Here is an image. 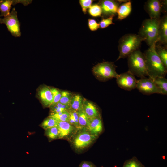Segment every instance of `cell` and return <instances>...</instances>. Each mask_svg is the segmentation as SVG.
I'll use <instances>...</instances> for the list:
<instances>
[{"label":"cell","instance_id":"cell-1","mask_svg":"<svg viewBox=\"0 0 167 167\" xmlns=\"http://www.w3.org/2000/svg\"><path fill=\"white\" fill-rule=\"evenodd\" d=\"M156 45L149 47L143 53L148 76L152 79L158 77H165L167 73V69L157 54Z\"/></svg>","mask_w":167,"mask_h":167},{"label":"cell","instance_id":"cell-2","mask_svg":"<svg viewBox=\"0 0 167 167\" xmlns=\"http://www.w3.org/2000/svg\"><path fill=\"white\" fill-rule=\"evenodd\" d=\"M159 19L151 18L145 19L139 30L138 35L145 41L149 47L156 45L158 42Z\"/></svg>","mask_w":167,"mask_h":167},{"label":"cell","instance_id":"cell-3","mask_svg":"<svg viewBox=\"0 0 167 167\" xmlns=\"http://www.w3.org/2000/svg\"><path fill=\"white\" fill-rule=\"evenodd\" d=\"M143 40L138 35L125 34L119 39L118 49L119 55L117 60L128 57L134 51L139 49Z\"/></svg>","mask_w":167,"mask_h":167},{"label":"cell","instance_id":"cell-4","mask_svg":"<svg viewBox=\"0 0 167 167\" xmlns=\"http://www.w3.org/2000/svg\"><path fill=\"white\" fill-rule=\"evenodd\" d=\"M128 71L141 78L148 76L144 54L138 49L128 57Z\"/></svg>","mask_w":167,"mask_h":167},{"label":"cell","instance_id":"cell-5","mask_svg":"<svg viewBox=\"0 0 167 167\" xmlns=\"http://www.w3.org/2000/svg\"><path fill=\"white\" fill-rule=\"evenodd\" d=\"M117 66L112 62H104L98 63L93 67L92 72L96 78L101 81L116 78L118 74L116 69Z\"/></svg>","mask_w":167,"mask_h":167},{"label":"cell","instance_id":"cell-6","mask_svg":"<svg viewBox=\"0 0 167 167\" xmlns=\"http://www.w3.org/2000/svg\"><path fill=\"white\" fill-rule=\"evenodd\" d=\"M0 24H4L6 26L9 31L15 37H19L21 35L20 24L17 17V13L15 8L11 12L3 18H0Z\"/></svg>","mask_w":167,"mask_h":167},{"label":"cell","instance_id":"cell-7","mask_svg":"<svg viewBox=\"0 0 167 167\" xmlns=\"http://www.w3.org/2000/svg\"><path fill=\"white\" fill-rule=\"evenodd\" d=\"M116 79L118 86L122 89L131 91L136 88L137 80L129 71L118 74Z\"/></svg>","mask_w":167,"mask_h":167},{"label":"cell","instance_id":"cell-8","mask_svg":"<svg viewBox=\"0 0 167 167\" xmlns=\"http://www.w3.org/2000/svg\"><path fill=\"white\" fill-rule=\"evenodd\" d=\"M136 88L140 92L149 95L154 93L161 94V92L153 80L150 78H141L137 80Z\"/></svg>","mask_w":167,"mask_h":167},{"label":"cell","instance_id":"cell-9","mask_svg":"<svg viewBox=\"0 0 167 167\" xmlns=\"http://www.w3.org/2000/svg\"><path fill=\"white\" fill-rule=\"evenodd\" d=\"M97 136L89 131H83L75 137L73 141L75 148L77 149H84L92 143Z\"/></svg>","mask_w":167,"mask_h":167},{"label":"cell","instance_id":"cell-10","mask_svg":"<svg viewBox=\"0 0 167 167\" xmlns=\"http://www.w3.org/2000/svg\"><path fill=\"white\" fill-rule=\"evenodd\" d=\"M162 6V3L158 0H149L145 3L144 9L150 18L159 20Z\"/></svg>","mask_w":167,"mask_h":167},{"label":"cell","instance_id":"cell-11","mask_svg":"<svg viewBox=\"0 0 167 167\" xmlns=\"http://www.w3.org/2000/svg\"><path fill=\"white\" fill-rule=\"evenodd\" d=\"M32 0H0V16L5 17L10 13L11 6L21 3L24 6L30 4Z\"/></svg>","mask_w":167,"mask_h":167},{"label":"cell","instance_id":"cell-12","mask_svg":"<svg viewBox=\"0 0 167 167\" xmlns=\"http://www.w3.org/2000/svg\"><path fill=\"white\" fill-rule=\"evenodd\" d=\"M119 3L113 0H104L100 2L102 14L105 16H114L117 13Z\"/></svg>","mask_w":167,"mask_h":167},{"label":"cell","instance_id":"cell-13","mask_svg":"<svg viewBox=\"0 0 167 167\" xmlns=\"http://www.w3.org/2000/svg\"><path fill=\"white\" fill-rule=\"evenodd\" d=\"M38 95L44 106L50 107L52 105L53 95L51 88L47 86L41 87L39 90Z\"/></svg>","mask_w":167,"mask_h":167},{"label":"cell","instance_id":"cell-14","mask_svg":"<svg viewBox=\"0 0 167 167\" xmlns=\"http://www.w3.org/2000/svg\"><path fill=\"white\" fill-rule=\"evenodd\" d=\"M82 109L89 119L101 117L96 106L84 98L83 100Z\"/></svg>","mask_w":167,"mask_h":167},{"label":"cell","instance_id":"cell-15","mask_svg":"<svg viewBox=\"0 0 167 167\" xmlns=\"http://www.w3.org/2000/svg\"><path fill=\"white\" fill-rule=\"evenodd\" d=\"M91 133L97 136L103 131V127L101 117L89 119L86 128Z\"/></svg>","mask_w":167,"mask_h":167},{"label":"cell","instance_id":"cell-16","mask_svg":"<svg viewBox=\"0 0 167 167\" xmlns=\"http://www.w3.org/2000/svg\"><path fill=\"white\" fill-rule=\"evenodd\" d=\"M158 41L166 45L167 43V16L165 15L159 19L158 27Z\"/></svg>","mask_w":167,"mask_h":167},{"label":"cell","instance_id":"cell-17","mask_svg":"<svg viewBox=\"0 0 167 167\" xmlns=\"http://www.w3.org/2000/svg\"><path fill=\"white\" fill-rule=\"evenodd\" d=\"M56 126L58 131L59 139H62L69 136L73 131L75 127L68 122L58 121Z\"/></svg>","mask_w":167,"mask_h":167},{"label":"cell","instance_id":"cell-18","mask_svg":"<svg viewBox=\"0 0 167 167\" xmlns=\"http://www.w3.org/2000/svg\"><path fill=\"white\" fill-rule=\"evenodd\" d=\"M132 10L131 3L128 1L122 4L118 7L117 13L118 19L122 20L126 18L130 14Z\"/></svg>","mask_w":167,"mask_h":167},{"label":"cell","instance_id":"cell-19","mask_svg":"<svg viewBox=\"0 0 167 167\" xmlns=\"http://www.w3.org/2000/svg\"><path fill=\"white\" fill-rule=\"evenodd\" d=\"M83 100L84 98L79 94L73 95L69 105V109L77 112L82 110Z\"/></svg>","mask_w":167,"mask_h":167},{"label":"cell","instance_id":"cell-20","mask_svg":"<svg viewBox=\"0 0 167 167\" xmlns=\"http://www.w3.org/2000/svg\"><path fill=\"white\" fill-rule=\"evenodd\" d=\"M157 87L160 90L161 94L167 95V80L163 77H158L152 79Z\"/></svg>","mask_w":167,"mask_h":167},{"label":"cell","instance_id":"cell-21","mask_svg":"<svg viewBox=\"0 0 167 167\" xmlns=\"http://www.w3.org/2000/svg\"><path fill=\"white\" fill-rule=\"evenodd\" d=\"M155 49L158 56L165 68L167 69V49L164 47L156 45Z\"/></svg>","mask_w":167,"mask_h":167},{"label":"cell","instance_id":"cell-22","mask_svg":"<svg viewBox=\"0 0 167 167\" xmlns=\"http://www.w3.org/2000/svg\"><path fill=\"white\" fill-rule=\"evenodd\" d=\"M58 121L52 117L49 116L46 118L41 124V126L45 130L49 128L56 126Z\"/></svg>","mask_w":167,"mask_h":167},{"label":"cell","instance_id":"cell-23","mask_svg":"<svg viewBox=\"0 0 167 167\" xmlns=\"http://www.w3.org/2000/svg\"><path fill=\"white\" fill-rule=\"evenodd\" d=\"M78 114L79 129L87 128L89 121V119L82 109L78 112Z\"/></svg>","mask_w":167,"mask_h":167},{"label":"cell","instance_id":"cell-24","mask_svg":"<svg viewBox=\"0 0 167 167\" xmlns=\"http://www.w3.org/2000/svg\"><path fill=\"white\" fill-rule=\"evenodd\" d=\"M122 167H145L136 157L126 160Z\"/></svg>","mask_w":167,"mask_h":167},{"label":"cell","instance_id":"cell-25","mask_svg":"<svg viewBox=\"0 0 167 167\" xmlns=\"http://www.w3.org/2000/svg\"><path fill=\"white\" fill-rule=\"evenodd\" d=\"M50 116L58 121L68 122L70 116L68 110H66L57 113H51Z\"/></svg>","mask_w":167,"mask_h":167},{"label":"cell","instance_id":"cell-26","mask_svg":"<svg viewBox=\"0 0 167 167\" xmlns=\"http://www.w3.org/2000/svg\"><path fill=\"white\" fill-rule=\"evenodd\" d=\"M70 116L68 122L77 128H79L78 114L77 111L69 109Z\"/></svg>","mask_w":167,"mask_h":167},{"label":"cell","instance_id":"cell-27","mask_svg":"<svg viewBox=\"0 0 167 167\" xmlns=\"http://www.w3.org/2000/svg\"><path fill=\"white\" fill-rule=\"evenodd\" d=\"M45 135L50 140L58 138V131L57 126L52 127L45 130Z\"/></svg>","mask_w":167,"mask_h":167},{"label":"cell","instance_id":"cell-28","mask_svg":"<svg viewBox=\"0 0 167 167\" xmlns=\"http://www.w3.org/2000/svg\"><path fill=\"white\" fill-rule=\"evenodd\" d=\"M89 14L93 17L100 16L102 14L101 7L98 4L92 5L88 9Z\"/></svg>","mask_w":167,"mask_h":167},{"label":"cell","instance_id":"cell-29","mask_svg":"<svg viewBox=\"0 0 167 167\" xmlns=\"http://www.w3.org/2000/svg\"><path fill=\"white\" fill-rule=\"evenodd\" d=\"M50 107L51 108V113H58L70 109L69 105L63 104L59 102Z\"/></svg>","mask_w":167,"mask_h":167},{"label":"cell","instance_id":"cell-30","mask_svg":"<svg viewBox=\"0 0 167 167\" xmlns=\"http://www.w3.org/2000/svg\"><path fill=\"white\" fill-rule=\"evenodd\" d=\"M62 96L59 102L63 104L69 105L73 95L66 91H62Z\"/></svg>","mask_w":167,"mask_h":167},{"label":"cell","instance_id":"cell-31","mask_svg":"<svg viewBox=\"0 0 167 167\" xmlns=\"http://www.w3.org/2000/svg\"><path fill=\"white\" fill-rule=\"evenodd\" d=\"M53 95V102L51 106L56 105L59 102L62 96V91L54 88H51Z\"/></svg>","mask_w":167,"mask_h":167},{"label":"cell","instance_id":"cell-32","mask_svg":"<svg viewBox=\"0 0 167 167\" xmlns=\"http://www.w3.org/2000/svg\"><path fill=\"white\" fill-rule=\"evenodd\" d=\"M114 16L109 17L106 19H103L100 22L99 27L101 28H104L113 24V19Z\"/></svg>","mask_w":167,"mask_h":167},{"label":"cell","instance_id":"cell-33","mask_svg":"<svg viewBox=\"0 0 167 167\" xmlns=\"http://www.w3.org/2000/svg\"><path fill=\"white\" fill-rule=\"evenodd\" d=\"M93 0H80L79 3L81 5L83 12L85 14L87 9L89 8L92 5Z\"/></svg>","mask_w":167,"mask_h":167},{"label":"cell","instance_id":"cell-34","mask_svg":"<svg viewBox=\"0 0 167 167\" xmlns=\"http://www.w3.org/2000/svg\"><path fill=\"white\" fill-rule=\"evenodd\" d=\"M88 26L91 31L96 30L99 28V24L94 19H88Z\"/></svg>","mask_w":167,"mask_h":167},{"label":"cell","instance_id":"cell-35","mask_svg":"<svg viewBox=\"0 0 167 167\" xmlns=\"http://www.w3.org/2000/svg\"><path fill=\"white\" fill-rule=\"evenodd\" d=\"M79 167H96V166L90 162L83 161L80 163Z\"/></svg>","mask_w":167,"mask_h":167}]
</instances>
